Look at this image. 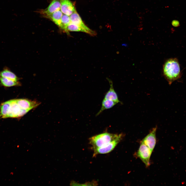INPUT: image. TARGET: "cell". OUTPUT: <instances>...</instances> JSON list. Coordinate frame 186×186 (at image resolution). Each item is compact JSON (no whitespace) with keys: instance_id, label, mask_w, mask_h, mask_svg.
Wrapping results in <instances>:
<instances>
[{"instance_id":"obj_15","label":"cell","mask_w":186,"mask_h":186,"mask_svg":"<svg viewBox=\"0 0 186 186\" xmlns=\"http://www.w3.org/2000/svg\"><path fill=\"white\" fill-rule=\"evenodd\" d=\"M71 22L69 16L64 14L61 17V22L59 27L65 32L68 34L69 33L67 30V28Z\"/></svg>"},{"instance_id":"obj_1","label":"cell","mask_w":186,"mask_h":186,"mask_svg":"<svg viewBox=\"0 0 186 186\" xmlns=\"http://www.w3.org/2000/svg\"><path fill=\"white\" fill-rule=\"evenodd\" d=\"M162 71L163 75L170 85L182 76L180 64L176 58L166 60L163 65Z\"/></svg>"},{"instance_id":"obj_3","label":"cell","mask_w":186,"mask_h":186,"mask_svg":"<svg viewBox=\"0 0 186 186\" xmlns=\"http://www.w3.org/2000/svg\"><path fill=\"white\" fill-rule=\"evenodd\" d=\"M10 105L7 118H18L22 117L29 111L21 109L17 103L16 99L10 100Z\"/></svg>"},{"instance_id":"obj_11","label":"cell","mask_w":186,"mask_h":186,"mask_svg":"<svg viewBox=\"0 0 186 186\" xmlns=\"http://www.w3.org/2000/svg\"><path fill=\"white\" fill-rule=\"evenodd\" d=\"M107 79L110 84V88L106 94L104 99L111 100L117 103L120 102L119 100L117 95L114 89L112 81L108 78Z\"/></svg>"},{"instance_id":"obj_14","label":"cell","mask_w":186,"mask_h":186,"mask_svg":"<svg viewBox=\"0 0 186 186\" xmlns=\"http://www.w3.org/2000/svg\"><path fill=\"white\" fill-rule=\"evenodd\" d=\"M0 83L2 86L6 87L20 86L21 83L11 79L5 77H0Z\"/></svg>"},{"instance_id":"obj_13","label":"cell","mask_w":186,"mask_h":186,"mask_svg":"<svg viewBox=\"0 0 186 186\" xmlns=\"http://www.w3.org/2000/svg\"><path fill=\"white\" fill-rule=\"evenodd\" d=\"M0 77H5L16 81H19V78L7 67H5L2 71H0Z\"/></svg>"},{"instance_id":"obj_18","label":"cell","mask_w":186,"mask_h":186,"mask_svg":"<svg viewBox=\"0 0 186 186\" xmlns=\"http://www.w3.org/2000/svg\"><path fill=\"white\" fill-rule=\"evenodd\" d=\"M67 30L68 32L69 31L81 32L86 33L91 35V33L89 32L71 22L68 25Z\"/></svg>"},{"instance_id":"obj_17","label":"cell","mask_w":186,"mask_h":186,"mask_svg":"<svg viewBox=\"0 0 186 186\" xmlns=\"http://www.w3.org/2000/svg\"><path fill=\"white\" fill-rule=\"evenodd\" d=\"M10 105V100L2 103L0 105V118H6L9 109Z\"/></svg>"},{"instance_id":"obj_9","label":"cell","mask_w":186,"mask_h":186,"mask_svg":"<svg viewBox=\"0 0 186 186\" xmlns=\"http://www.w3.org/2000/svg\"><path fill=\"white\" fill-rule=\"evenodd\" d=\"M16 102L22 109L29 111L37 107L40 104L39 102L26 99H16Z\"/></svg>"},{"instance_id":"obj_8","label":"cell","mask_w":186,"mask_h":186,"mask_svg":"<svg viewBox=\"0 0 186 186\" xmlns=\"http://www.w3.org/2000/svg\"><path fill=\"white\" fill-rule=\"evenodd\" d=\"M69 17L71 22L88 30L90 33L91 36L96 35V33L95 31L90 29L84 24L76 10L70 15Z\"/></svg>"},{"instance_id":"obj_12","label":"cell","mask_w":186,"mask_h":186,"mask_svg":"<svg viewBox=\"0 0 186 186\" xmlns=\"http://www.w3.org/2000/svg\"><path fill=\"white\" fill-rule=\"evenodd\" d=\"M63 15V13L60 10L56 11L45 17L49 19L59 27Z\"/></svg>"},{"instance_id":"obj_2","label":"cell","mask_w":186,"mask_h":186,"mask_svg":"<svg viewBox=\"0 0 186 186\" xmlns=\"http://www.w3.org/2000/svg\"><path fill=\"white\" fill-rule=\"evenodd\" d=\"M119 134L105 132L92 136L89 138V143L92 149L104 146L117 138Z\"/></svg>"},{"instance_id":"obj_16","label":"cell","mask_w":186,"mask_h":186,"mask_svg":"<svg viewBox=\"0 0 186 186\" xmlns=\"http://www.w3.org/2000/svg\"><path fill=\"white\" fill-rule=\"evenodd\" d=\"M117 103L116 102L112 100L104 99L102 102L101 108L97 114L96 116L100 114L104 110L112 107Z\"/></svg>"},{"instance_id":"obj_5","label":"cell","mask_w":186,"mask_h":186,"mask_svg":"<svg viewBox=\"0 0 186 186\" xmlns=\"http://www.w3.org/2000/svg\"><path fill=\"white\" fill-rule=\"evenodd\" d=\"M152 152L149 148L144 143L141 142L138 150L137 153V156L139 158L146 167L150 164V159Z\"/></svg>"},{"instance_id":"obj_6","label":"cell","mask_w":186,"mask_h":186,"mask_svg":"<svg viewBox=\"0 0 186 186\" xmlns=\"http://www.w3.org/2000/svg\"><path fill=\"white\" fill-rule=\"evenodd\" d=\"M157 129V126L153 128L141 142L149 148L152 152L156 143V133Z\"/></svg>"},{"instance_id":"obj_4","label":"cell","mask_w":186,"mask_h":186,"mask_svg":"<svg viewBox=\"0 0 186 186\" xmlns=\"http://www.w3.org/2000/svg\"><path fill=\"white\" fill-rule=\"evenodd\" d=\"M123 135L122 133L119 134L117 138L105 145L93 149V157H95L99 154H106L111 151L122 139Z\"/></svg>"},{"instance_id":"obj_10","label":"cell","mask_w":186,"mask_h":186,"mask_svg":"<svg viewBox=\"0 0 186 186\" xmlns=\"http://www.w3.org/2000/svg\"><path fill=\"white\" fill-rule=\"evenodd\" d=\"M60 10L64 14L71 15L76 11L74 4L70 0H60Z\"/></svg>"},{"instance_id":"obj_19","label":"cell","mask_w":186,"mask_h":186,"mask_svg":"<svg viewBox=\"0 0 186 186\" xmlns=\"http://www.w3.org/2000/svg\"><path fill=\"white\" fill-rule=\"evenodd\" d=\"M172 25L174 26L177 27L179 25V21L176 20H174L172 22Z\"/></svg>"},{"instance_id":"obj_7","label":"cell","mask_w":186,"mask_h":186,"mask_svg":"<svg viewBox=\"0 0 186 186\" xmlns=\"http://www.w3.org/2000/svg\"><path fill=\"white\" fill-rule=\"evenodd\" d=\"M60 0H52L47 7L39 10L38 12L45 17L56 11L60 10Z\"/></svg>"}]
</instances>
